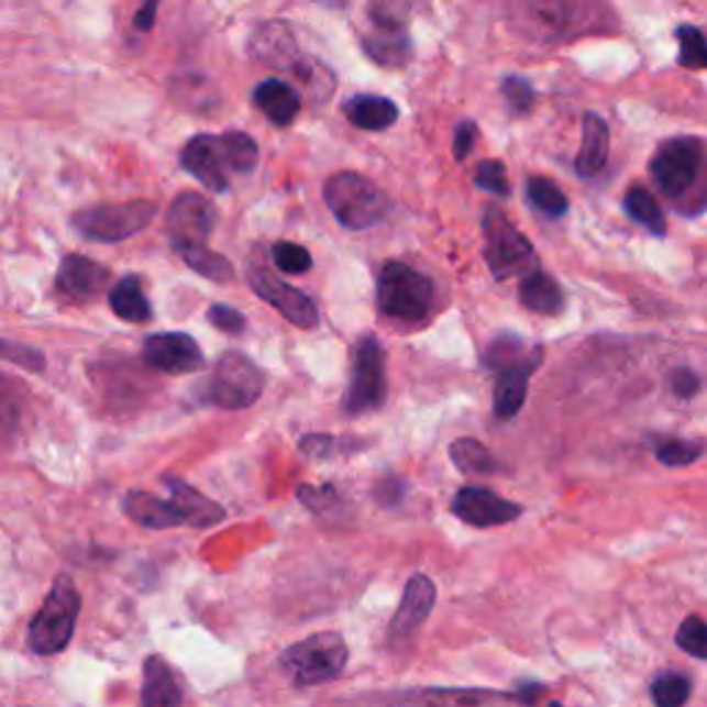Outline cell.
<instances>
[{"instance_id":"cell-1","label":"cell","mask_w":707,"mask_h":707,"mask_svg":"<svg viewBox=\"0 0 707 707\" xmlns=\"http://www.w3.org/2000/svg\"><path fill=\"white\" fill-rule=\"evenodd\" d=\"M323 199L334 219L349 230H368L390 213L393 202L376 183L354 172H338L323 186Z\"/></svg>"},{"instance_id":"cell-2","label":"cell","mask_w":707,"mask_h":707,"mask_svg":"<svg viewBox=\"0 0 707 707\" xmlns=\"http://www.w3.org/2000/svg\"><path fill=\"white\" fill-rule=\"evenodd\" d=\"M80 614V595L73 577L58 575L45 603L29 625V644L40 655H56L69 644Z\"/></svg>"},{"instance_id":"cell-3","label":"cell","mask_w":707,"mask_h":707,"mask_svg":"<svg viewBox=\"0 0 707 707\" xmlns=\"http://www.w3.org/2000/svg\"><path fill=\"white\" fill-rule=\"evenodd\" d=\"M349 663V644L340 633H316L279 655V666L299 688L329 683Z\"/></svg>"},{"instance_id":"cell-4","label":"cell","mask_w":707,"mask_h":707,"mask_svg":"<svg viewBox=\"0 0 707 707\" xmlns=\"http://www.w3.org/2000/svg\"><path fill=\"white\" fill-rule=\"evenodd\" d=\"M376 299L385 316L398 321H423L434 301V283L407 263L390 261L382 266Z\"/></svg>"},{"instance_id":"cell-5","label":"cell","mask_w":707,"mask_h":707,"mask_svg":"<svg viewBox=\"0 0 707 707\" xmlns=\"http://www.w3.org/2000/svg\"><path fill=\"white\" fill-rule=\"evenodd\" d=\"M158 213V205L150 199H133V202L97 205V208L78 210L73 216V227L84 239L97 244H117V241L133 239L142 232Z\"/></svg>"},{"instance_id":"cell-6","label":"cell","mask_w":707,"mask_h":707,"mask_svg":"<svg viewBox=\"0 0 707 707\" xmlns=\"http://www.w3.org/2000/svg\"><path fill=\"white\" fill-rule=\"evenodd\" d=\"M484 232H487V266L495 279H526L537 272L531 241L495 205H489L484 213Z\"/></svg>"},{"instance_id":"cell-7","label":"cell","mask_w":707,"mask_h":707,"mask_svg":"<svg viewBox=\"0 0 707 707\" xmlns=\"http://www.w3.org/2000/svg\"><path fill=\"white\" fill-rule=\"evenodd\" d=\"M266 376L246 354L227 351L208 382V401L221 409H246L261 398Z\"/></svg>"},{"instance_id":"cell-8","label":"cell","mask_w":707,"mask_h":707,"mask_svg":"<svg viewBox=\"0 0 707 707\" xmlns=\"http://www.w3.org/2000/svg\"><path fill=\"white\" fill-rule=\"evenodd\" d=\"M387 396L385 379V351L374 334H363L354 349V374H351L345 409L351 415H363L371 409H382Z\"/></svg>"},{"instance_id":"cell-9","label":"cell","mask_w":707,"mask_h":707,"mask_svg":"<svg viewBox=\"0 0 707 707\" xmlns=\"http://www.w3.org/2000/svg\"><path fill=\"white\" fill-rule=\"evenodd\" d=\"M702 164V147L696 139H669L650 161V175L669 197H680L691 188Z\"/></svg>"},{"instance_id":"cell-10","label":"cell","mask_w":707,"mask_h":707,"mask_svg":"<svg viewBox=\"0 0 707 707\" xmlns=\"http://www.w3.org/2000/svg\"><path fill=\"white\" fill-rule=\"evenodd\" d=\"M183 169L210 191H227L235 175L224 136H194L180 153Z\"/></svg>"},{"instance_id":"cell-11","label":"cell","mask_w":707,"mask_h":707,"mask_svg":"<svg viewBox=\"0 0 707 707\" xmlns=\"http://www.w3.org/2000/svg\"><path fill=\"white\" fill-rule=\"evenodd\" d=\"M216 227V208L199 194L186 191L172 202L169 213H166V232H169L175 250H186V246H205L208 235Z\"/></svg>"},{"instance_id":"cell-12","label":"cell","mask_w":707,"mask_h":707,"mask_svg":"<svg viewBox=\"0 0 707 707\" xmlns=\"http://www.w3.org/2000/svg\"><path fill=\"white\" fill-rule=\"evenodd\" d=\"M250 283L255 288V294L263 301L274 307L279 316L288 318L290 323H296L299 329H316L318 327V307L305 290L294 288V285L283 283L279 277H274L268 268H252Z\"/></svg>"},{"instance_id":"cell-13","label":"cell","mask_w":707,"mask_h":707,"mask_svg":"<svg viewBox=\"0 0 707 707\" xmlns=\"http://www.w3.org/2000/svg\"><path fill=\"white\" fill-rule=\"evenodd\" d=\"M144 363L169 376L197 374L202 368V351L191 334L164 332L144 340Z\"/></svg>"},{"instance_id":"cell-14","label":"cell","mask_w":707,"mask_h":707,"mask_svg":"<svg viewBox=\"0 0 707 707\" xmlns=\"http://www.w3.org/2000/svg\"><path fill=\"white\" fill-rule=\"evenodd\" d=\"M453 515L473 528H495L517 520L522 515V506L500 498L487 487H464L453 498Z\"/></svg>"},{"instance_id":"cell-15","label":"cell","mask_w":707,"mask_h":707,"mask_svg":"<svg viewBox=\"0 0 707 707\" xmlns=\"http://www.w3.org/2000/svg\"><path fill=\"white\" fill-rule=\"evenodd\" d=\"M542 363V349H528L520 360L493 371L495 374V415L500 420H511L526 404L528 376Z\"/></svg>"},{"instance_id":"cell-16","label":"cell","mask_w":707,"mask_h":707,"mask_svg":"<svg viewBox=\"0 0 707 707\" xmlns=\"http://www.w3.org/2000/svg\"><path fill=\"white\" fill-rule=\"evenodd\" d=\"M108 283H111V272L84 255L64 257L56 274L58 294L73 301L95 299V296H100L108 288Z\"/></svg>"},{"instance_id":"cell-17","label":"cell","mask_w":707,"mask_h":707,"mask_svg":"<svg viewBox=\"0 0 707 707\" xmlns=\"http://www.w3.org/2000/svg\"><path fill=\"white\" fill-rule=\"evenodd\" d=\"M437 603V586L429 575H412L407 588H404V600L398 606L396 617L390 622V641H404L426 622Z\"/></svg>"},{"instance_id":"cell-18","label":"cell","mask_w":707,"mask_h":707,"mask_svg":"<svg viewBox=\"0 0 707 707\" xmlns=\"http://www.w3.org/2000/svg\"><path fill=\"white\" fill-rule=\"evenodd\" d=\"M363 47L382 67H401L412 56V45L398 20L374 12V31L363 36Z\"/></svg>"},{"instance_id":"cell-19","label":"cell","mask_w":707,"mask_h":707,"mask_svg":"<svg viewBox=\"0 0 707 707\" xmlns=\"http://www.w3.org/2000/svg\"><path fill=\"white\" fill-rule=\"evenodd\" d=\"M608 153H611V133H608V125L597 113H586V117H583V144L575 158L577 175H600L608 164Z\"/></svg>"},{"instance_id":"cell-20","label":"cell","mask_w":707,"mask_h":707,"mask_svg":"<svg viewBox=\"0 0 707 707\" xmlns=\"http://www.w3.org/2000/svg\"><path fill=\"white\" fill-rule=\"evenodd\" d=\"M166 484H169L172 506H175L177 515L183 517V526L210 528L224 520V509H221L219 504H213L210 498H205L202 493L191 489L188 484L175 482V478H166Z\"/></svg>"},{"instance_id":"cell-21","label":"cell","mask_w":707,"mask_h":707,"mask_svg":"<svg viewBox=\"0 0 707 707\" xmlns=\"http://www.w3.org/2000/svg\"><path fill=\"white\" fill-rule=\"evenodd\" d=\"M252 51L257 58L277 69H299V47H296L294 34L283 23H266L257 29L252 40Z\"/></svg>"},{"instance_id":"cell-22","label":"cell","mask_w":707,"mask_h":707,"mask_svg":"<svg viewBox=\"0 0 707 707\" xmlns=\"http://www.w3.org/2000/svg\"><path fill=\"white\" fill-rule=\"evenodd\" d=\"M183 694L177 685L175 672L161 655H150L144 661V688L142 705L144 707H180Z\"/></svg>"},{"instance_id":"cell-23","label":"cell","mask_w":707,"mask_h":707,"mask_svg":"<svg viewBox=\"0 0 707 707\" xmlns=\"http://www.w3.org/2000/svg\"><path fill=\"white\" fill-rule=\"evenodd\" d=\"M343 113L360 131H387L398 120V106L387 97L357 95L345 100Z\"/></svg>"},{"instance_id":"cell-24","label":"cell","mask_w":707,"mask_h":707,"mask_svg":"<svg viewBox=\"0 0 707 707\" xmlns=\"http://www.w3.org/2000/svg\"><path fill=\"white\" fill-rule=\"evenodd\" d=\"M255 102H257V108L266 113L268 120L279 128L290 125V122L299 117V108H301L299 95H296V91L290 89L285 80H277V78L263 80V84L257 86Z\"/></svg>"},{"instance_id":"cell-25","label":"cell","mask_w":707,"mask_h":707,"mask_svg":"<svg viewBox=\"0 0 707 707\" xmlns=\"http://www.w3.org/2000/svg\"><path fill=\"white\" fill-rule=\"evenodd\" d=\"M125 515L139 526L150 531H164V528L183 526V517L172 506V500H161L150 493H131L125 498Z\"/></svg>"},{"instance_id":"cell-26","label":"cell","mask_w":707,"mask_h":707,"mask_svg":"<svg viewBox=\"0 0 707 707\" xmlns=\"http://www.w3.org/2000/svg\"><path fill=\"white\" fill-rule=\"evenodd\" d=\"M520 301L526 310L537 312V316H555L564 307V294L553 277L537 268L520 283Z\"/></svg>"},{"instance_id":"cell-27","label":"cell","mask_w":707,"mask_h":707,"mask_svg":"<svg viewBox=\"0 0 707 707\" xmlns=\"http://www.w3.org/2000/svg\"><path fill=\"white\" fill-rule=\"evenodd\" d=\"M108 305L122 321H136L144 323L153 318V307H150L147 296H144L142 279L139 277H122L120 283L113 285L111 294H108Z\"/></svg>"},{"instance_id":"cell-28","label":"cell","mask_w":707,"mask_h":707,"mask_svg":"<svg viewBox=\"0 0 707 707\" xmlns=\"http://www.w3.org/2000/svg\"><path fill=\"white\" fill-rule=\"evenodd\" d=\"M625 213L633 221H639L641 227H647L650 232H655V235H661V232L666 230L661 205H658L655 197L641 186H633L625 194Z\"/></svg>"},{"instance_id":"cell-29","label":"cell","mask_w":707,"mask_h":707,"mask_svg":"<svg viewBox=\"0 0 707 707\" xmlns=\"http://www.w3.org/2000/svg\"><path fill=\"white\" fill-rule=\"evenodd\" d=\"M451 459L462 473H470V476H487V473H495L493 453L478 440H470V437L453 442Z\"/></svg>"},{"instance_id":"cell-30","label":"cell","mask_w":707,"mask_h":707,"mask_svg":"<svg viewBox=\"0 0 707 707\" xmlns=\"http://www.w3.org/2000/svg\"><path fill=\"white\" fill-rule=\"evenodd\" d=\"M180 257L186 261L188 268H194V272L202 274V277L213 279V283H230L232 279L230 261L221 255H216L213 250H208V244L186 246V250H180Z\"/></svg>"},{"instance_id":"cell-31","label":"cell","mask_w":707,"mask_h":707,"mask_svg":"<svg viewBox=\"0 0 707 707\" xmlns=\"http://www.w3.org/2000/svg\"><path fill=\"white\" fill-rule=\"evenodd\" d=\"M691 696V680L677 672H663L652 680V699L658 707H683Z\"/></svg>"},{"instance_id":"cell-32","label":"cell","mask_w":707,"mask_h":707,"mask_svg":"<svg viewBox=\"0 0 707 707\" xmlns=\"http://www.w3.org/2000/svg\"><path fill=\"white\" fill-rule=\"evenodd\" d=\"M528 199L548 216H564L570 208L566 194L548 177H528Z\"/></svg>"},{"instance_id":"cell-33","label":"cell","mask_w":707,"mask_h":707,"mask_svg":"<svg viewBox=\"0 0 707 707\" xmlns=\"http://www.w3.org/2000/svg\"><path fill=\"white\" fill-rule=\"evenodd\" d=\"M677 42H680V64H683V67H691V69L707 67V40L699 29H694V25H680Z\"/></svg>"},{"instance_id":"cell-34","label":"cell","mask_w":707,"mask_h":707,"mask_svg":"<svg viewBox=\"0 0 707 707\" xmlns=\"http://www.w3.org/2000/svg\"><path fill=\"white\" fill-rule=\"evenodd\" d=\"M227 139V150H230V158H232V166H235V175H250V172H255L257 166V144L255 139L246 136V133H224Z\"/></svg>"},{"instance_id":"cell-35","label":"cell","mask_w":707,"mask_h":707,"mask_svg":"<svg viewBox=\"0 0 707 707\" xmlns=\"http://www.w3.org/2000/svg\"><path fill=\"white\" fill-rule=\"evenodd\" d=\"M677 647L688 655L707 661V622L702 617H688L677 630Z\"/></svg>"},{"instance_id":"cell-36","label":"cell","mask_w":707,"mask_h":707,"mask_svg":"<svg viewBox=\"0 0 707 707\" xmlns=\"http://www.w3.org/2000/svg\"><path fill=\"white\" fill-rule=\"evenodd\" d=\"M274 263H277L279 272L285 274H305L312 268V257L305 246L294 244V241H279L272 250Z\"/></svg>"},{"instance_id":"cell-37","label":"cell","mask_w":707,"mask_h":707,"mask_svg":"<svg viewBox=\"0 0 707 707\" xmlns=\"http://www.w3.org/2000/svg\"><path fill=\"white\" fill-rule=\"evenodd\" d=\"M655 456L669 467H685L702 456V445L691 440H666L655 448Z\"/></svg>"},{"instance_id":"cell-38","label":"cell","mask_w":707,"mask_h":707,"mask_svg":"<svg viewBox=\"0 0 707 707\" xmlns=\"http://www.w3.org/2000/svg\"><path fill=\"white\" fill-rule=\"evenodd\" d=\"M531 25H544L550 31H559L564 23V0H526Z\"/></svg>"},{"instance_id":"cell-39","label":"cell","mask_w":707,"mask_h":707,"mask_svg":"<svg viewBox=\"0 0 707 707\" xmlns=\"http://www.w3.org/2000/svg\"><path fill=\"white\" fill-rule=\"evenodd\" d=\"M476 186L489 194H498V197H509L511 194L509 177H506V169L500 161H484V164L478 166Z\"/></svg>"},{"instance_id":"cell-40","label":"cell","mask_w":707,"mask_h":707,"mask_svg":"<svg viewBox=\"0 0 707 707\" xmlns=\"http://www.w3.org/2000/svg\"><path fill=\"white\" fill-rule=\"evenodd\" d=\"M504 95H506V102H509V108L515 113H526L528 108L533 106L531 84L522 78H517V75H511V78L504 80Z\"/></svg>"},{"instance_id":"cell-41","label":"cell","mask_w":707,"mask_h":707,"mask_svg":"<svg viewBox=\"0 0 707 707\" xmlns=\"http://www.w3.org/2000/svg\"><path fill=\"white\" fill-rule=\"evenodd\" d=\"M208 318L216 329H221V332H227V334H241L246 329V318L241 316L239 310H232V307H227V305L210 307Z\"/></svg>"},{"instance_id":"cell-42","label":"cell","mask_w":707,"mask_h":707,"mask_svg":"<svg viewBox=\"0 0 707 707\" xmlns=\"http://www.w3.org/2000/svg\"><path fill=\"white\" fill-rule=\"evenodd\" d=\"M478 131L473 122H462V125L456 128V136H453V158L456 161H464L470 155V150H473V142H476Z\"/></svg>"},{"instance_id":"cell-43","label":"cell","mask_w":707,"mask_h":707,"mask_svg":"<svg viewBox=\"0 0 707 707\" xmlns=\"http://www.w3.org/2000/svg\"><path fill=\"white\" fill-rule=\"evenodd\" d=\"M301 451L312 453V456H327V453L334 451V440L332 437H305L301 440Z\"/></svg>"},{"instance_id":"cell-44","label":"cell","mask_w":707,"mask_h":707,"mask_svg":"<svg viewBox=\"0 0 707 707\" xmlns=\"http://www.w3.org/2000/svg\"><path fill=\"white\" fill-rule=\"evenodd\" d=\"M155 9H158V0H144V7L139 9V14L133 18V25L139 31H150L155 25Z\"/></svg>"},{"instance_id":"cell-45","label":"cell","mask_w":707,"mask_h":707,"mask_svg":"<svg viewBox=\"0 0 707 707\" xmlns=\"http://www.w3.org/2000/svg\"><path fill=\"white\" fill-rule=\"evenodd\" d=\"M672 385H674V393L683 398L691 396V393H696V379L688 374V371H680V374H674Z\"/></svg>"}]
</instances>
